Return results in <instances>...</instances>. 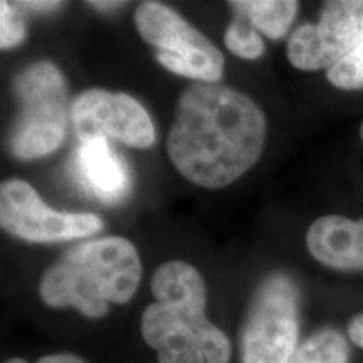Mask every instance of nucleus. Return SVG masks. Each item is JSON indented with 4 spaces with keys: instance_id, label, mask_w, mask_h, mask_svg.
Listing matches in <instances>:
<instances>
[{
    "instance_id": "1",
    "label": "nucleus",
    "mask_w": 363,
    "mask_h": 363,
    "mask_svg": "<svg viewBox=\"0 0 363 363\" xmlns=\"http://www.w3.org/2000/svg\"><path fill=\"white\" fill-rule=\"evenodd\" d=\"M266 142L264 113L229 86L192 83L180 94L167 152L185 179L222 189L256 165Z\"/></svg>"
},
{
    "instance_id": "2",
    "label": "nucleus",
    "mask_w": 363,
    "mask_h": 363,
    "mask_svg": "<svg viewBox=\"0 0 363 363\" xmlns=\"http://www.w3.org/2000/svg\"><path fill=\"white\" fill-rule=\"evenodd\" d=\"M142 281L138 251L125 238L88 240L69 249L44 272L39 284L51 308H74L86 318H101L110 305H125Z\"/></svg>"
},
{
    "instance_id": "3",
    "label": "nucleus",
    "mask_w": 363,
    "mask_h": 363,
    "mask_svg": "<svg viewBox=\"0 0 363 363\" xmlns=\"http://www.w3.org/2000/svg\"><path fill=\"white\" fill-rule=\"evenodd\" d=\"M19 115L11 133V150L21 160L51 155L66 138L67 86L52 62L40 61L16 78Z\"/></svg>"
},
{
    "instance_id": "4",
    "label": "nucleus",
    "mask_w": 363,
    "mask_h": 363,
    "mask_svg": "<svg viewBox=\"0 0 363 363\" xmlns=\"http://www.w3.org/2000/svg\"><path fill=\"white\" fill-rule=\"evenodd\" d=\"M135 26L155 57L170 72L194 83H217L224 74V56L201 30L174 9L160 2H143L135 12Z\"/></svg>"
},
{
    "instance_id": "5",
    "label": "nucleus",
    "mask_w": 363,
    "mask_h": 363,
    "mask_svg": "<svg viewBox=\"0 0 363 363\" xmlns=\"http://www.w3.org/2000/svg\"><path fill=\"white\" fill-rule=\"evenodd\" d=\"M298 340V286L281 272L267 276L254 293L242 326V363H288Z\"/></svg>"
},
{
    "instance_id": "6",
    "label": "nucleus",
    "mask_w": 363,
    "mask_h": 363,
    "mask_svg": "<svg viewBox=\"0 0 363 363\" xmlns=\"http://www.w3.org/2000/svg\"><path fill=\"white\" fill-rule=\"evenodd\" d=\"M362 44L363 0H333L321 9L316 24L294 30L286 54L296 69H331Z\"/></svg>"
},
{
    "instance_id": "7",
    "label": "nucleus",
    "mask_w": 363,
    "mask_h": 363,
    "mask_svg": "<svg viewBox=\"0 0 363 363\" xmlns=\"http://www.w3.org/2000/svg\"><path fill=\"white\" fill-rule=\"evenodd\" d=\"M0 225L29 242H54L96 234L103 220L89 212L52 211L27 182L12 179L0 185Z\"/></svg>"
},
{
    "instance_id": "8",
    "label": "nucleus",
    "mask_w": 363,
    "mask_h": 363,
    "mask_svg": "<svg viewBox=\"0 0 363 363\" xmlns=\"http://www.w3.org/2000/svg\"><path fill=\"white\" fill-rule=\"evenodd\" d=\"M152 294L157 303L179 313L201 340L207 363H229L233 345L227 335L206 315L207 288L201 272L185 261H169L152 276Z\"/></svg>"
},
{
    "instance_id": "9",
    "label": "nucleus",
    "mask_w": 363,
    "mask_h": 363,
    "mask_svg": "<svg viewBox=\"0 0 363 363\" xmlns=\"http://www.w3.org/2000/svg\"><path fill=\"white\" fill-rule=\"evenodd\" d=\"M71 121L81 140L113 138L133 148L155 143V126L145 108L126 93L88 89L71 104Z\"/></svg>"
},
{
    "instance_id": "10",
    "label": "nucleus",
    "mask_w": 363,
    "mask_h": 363,
    "mask_svg": "<svg viewBox=\"0 0 363 363\" xmlns=\"http://www.w3.org/2000/svg\"><path fill=\"white\" fill-rule=\"evenodd\" d=\"M76 180L98 201L116 203L130 192V170L106 138L81 140L72 157Z\"/></svg>"
},
{
    "instance_id": "11",
    "label": "nucleus",
    "mask_w": 363,
    "mask_h": 363,
    "mask_svg": "<svg viewBox=\"0 0 363 363\" xmlns=\"http://www.w3.org/2000/svg\"><path fill=\"white\" fill-rule=\"evenodd\" d=\"M306 247L318 262L331 269L363 271V217H320L308 229Z\"/></svg>"
},
{
    "instance_id": "12",
    "label": "nucleus",
    "mask_w": 363,
    "mask_h": 363,
    "mask_svg": "<svg viewBox=\"0 0 363 363\" xmlns=\"http://www.w3.org/2000/svg\"><path fill=\"white\" fill-rule=\"evenodd\" d=\"M142 337L158 363H207L201 340L174 308L152 303L142 315Z\"/></svg>"
},
{
    "instance_id": "13",
    "label": "nucleus",
    "mask_w": 363,
    "mask_h": 363,
    "mask_svg": "<svg viewBox=\"0 0 363 363\" xmlns=\"http://www.w3.org/2000/svg\"><path fill=\"white\" fill-rule=\"evenodd\" d=\"M234 11L242 12L254 29L261 30L269 39H281L289 30L298 12L294 0H246L230 2Z\"/></svg>"
},
{
    "instance_id": "14",
    "label": "nucleus",
    "mask_w": 363,
    "mask_h": 363,
    "mask_svg": "<svg viewBox=\"0 0 363 363\" xmlns=\"http://www.w3.org/2000/svg\"><path fill=\"white\" fill-rule=\"evenodd\" d=\"M350 345L337 328H321L299 343L288 363H348Z\"/></svg>"
},
{
    "instance_id": "15",
    "label": "nucleus",
    "mask_w": 363,
    "mask_h": 363,
    "mask_svg": "<svg viewBox=\"0 0 363 363\" xmlns=\"http://www.w3.org/2000/svg\"><path fill=\"white\" fill-rule=\"evenodd\" d=\"M235 12V19L229 29L225 30L224 43L230 52L240 59H257L264 52V44H262L261 35L254 29V26L242 12Z\"/></svg>"
},
{
    "instance_id": "16",
    "label": "nucleus",
    "mask_w": 363,
    "mask_h": 363,
    "mask_svg": "<svg viewBox=\"0 0 363 363\" xmlns=\"http://www.w3.org/2000/svg\"><path fill=\"white\" fill-rule=\"evenodd\" d=\"M326 79L330 81L335 88L353 91L363 88V44L352 52L350 56L345 57L342 62L333 66L326 72Z\"/></svg>"
},
{
    "instance_id": "17",
    "label": "nucleus",
    "mask_w": 363,
    "mask_h": 363,
    "mask_svg": "<svg viewBox=\"0 0 363 363\" xmlns=\"http://www.w3.org/2000/svg\"><path fill=\"white\" fill-rule=\"evenodd\" d=\"M0 48L11 49L21 44L26 38L24 22L21 21V16L16 12L11 2H0Z\"/></svg>"
},
{
    "instance_id": "18",
    "label": "nucleus",
    "mask_w": 363,
    "mask_h": 363,
    "mask_svg": "<svg viewBox=\"0 0 363 363\" xmlns=\"http://www.w3.org/2000/svg\"><path fill=\"white\" fill-rule=\"evenodd\" d=\"M347 333L353 345L363 348V311L352 318L350 323L347 326Z\"/></svg>"
},
{
    "instance_id": "19",
    "label": "nucleus",
    "mask_w": 363,
    "mask_h": 363,
    "mask_svg": "<svg viewBox=\"0 0 363 363\" xmlns=\"http://www.w3.org/2000/svg\"><path fill=\"white\" fill-rule=\"evenodd\" d=\"M38 363H88L84 358L74 353H52V355H45L39 358Z\"/></svg>"
},
{
    "instance_id": "20",
    "label": "nucleus",
    "mask_w": 363,
    "mask_h": 363,
    "mask_svg": "<svg viewBox=\"0 0 363 363\" xmlns=\"http://www.w3.org/2000/svg\"><path fill=\"white\" fill-rule=\"evenodd\" d=\"M21 7H27L33 9V11H52V9H57L59 6H62L61 2H21Z\"/></svg>"
},
{
    "instance_id": "21",
    "label": "nucleus",
    "mask_w": 363,
    "mask_h": 363,
    "mask_svg": "<svg viewBox=\"0 0 363 363\" xmlns=\"http://www.w3.org/2000/svg\"><path fill=\"white\" fill-rule=\"evenodd\" d=\"M89 6L96 9H115L118 6H121V2H89Z\"/></svg>"
},
{
    "instance_id": "22",
    "label": "nucleus",
    "mask_w": 363,
    "mask_h": 363,
    "mask_svg": "<svg viewBox=\"0 0 363 363\" xmlns=\"http://www.w3.org/2000/svg\"><path fill=\"white\" fill-rule=\"evenodd\" d=\"M4 363H27L24 358H19V357H13V358H9V360H6Z\"/></svg>"
},
{
    "instance_id": "23",
    "label": "nucleus",
    "mask_w": 363,
    "mask_h": 363,
    "mask_svg": "<svg viewBox=\"0 0 363 363\" xmlns=\"http://www.w3.org/2000/svg\"><path fill=\"white\" fill-rule=\"evenodd\" d=\"M360 136H362V140H363V123H362V126H360Z\"/></svg>"
}]
</instances>
